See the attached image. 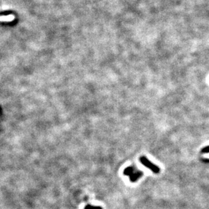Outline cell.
<instances>
[{"instance_id":"obj_1","label":"cell","mask_w":209,"mask_h":209,"mask_svg":"<svg viewBox=\"0 0 209 209\" xmlns=\"http://www.w3.org/2000/svg\"><path fill=\"white\" fill-rule=\"evenodd\" d=\"M140 162H141V164H143L145 166H146L147 168L151 170L153 173H159V171H160V169H159L158 166H156L154 164H153V163H152L150 160H148L145 156H141L140 158Z\"/></svg>"},{"instance_id":"obj_2","label":"cell","mask_w":209,"mask_h":209,"mask_svg":"<svg viewBox=\"0 0 209 209\" xmlns=\"http://www.w3.org/2000/svg\"><path fill=\"white\" fill-rule=\"evenodd\" d=\"M143 175V172L141 171V170H137L136 171L134 172V173L132 174L131 176H129L130 181L133 183L136 182V181L138 180L139 178H141Z\"/></svg>"},{"instance_id":"obj_3","label":"cell","mask_w":209,"mask_h":209,"mask_svg":"<svg viewBox=\"0 0 209 209\" xmlns=\"http://www.w3.org/2000/svg\"><path fill=\"white\" fill-rule=\"evenodd\" d=\"M136 167L135 166H130L126 168L124 170V175L126 176H131L134 172L136 171Z\"/></svg>"},{"instance_id":"obj_4","label":"cell","mask_w":209,"mask_h":209,"mask_svg":"<svg viewBox=\"0 0 209 209\" xmlns=\"http://www.w3.org/2000/svg\"><path fill=\"white\" fill-rule=\"evenodd\" d=\"M84 209H102V208L100 206H92L91 204H88Z\"/></svg>"},{"instance_id":"obj_5","label":"cell","mask_w":209,"mask_h":209,"mask_svg":"<svg viewBox=\"0 0 209 209\" xmlns=\"http://www.w3.org/2000/svg\"><path fill=\"white\" fill-rule=\"evenodd\" d=\"M11 13H12L11 11H5V12H1V13H0V16H8L9 14H10Z\"/></svg>"},{"instance_id":"obj_6","label":"cell","mask_w":209,"mask_h":209,"mask_svg":"<svg viewBox=\"0 0 209 209\" xmlns=\"http://www.w3.org/2000/svg\"><path fill=\"white\" fill-rule=\"evenodd\" d=\"M202 152L208 153L209 152V146H208V147H206V148H203L202 150Z\"/></svg>"}]
</instances>
